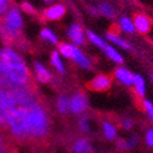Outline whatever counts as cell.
I'll list each match as a JSON object with an SVG mask.
<instances>
[{"label":"cell","mask_w":153,"mask_h":153,"mask_svg":"<svg viewBox=\"0 0 153 153\" xmlns=\"http://www.w3.org/2000/svg\"><path fill=\"white\" fill-rule=\"evenodd\" d=\"M26 109V126L30 138V146L36 149H44L50 142V124L49 109L41 97L36 103Z\"/></svg>","instance_id":"obj_1"},{"label":"cell","mask_w":153,"mask_h":153,"mask_svg":"<svg viewBox=\"0 0 153 153\" xmlns=\"http://www.w3.org/2000/svg\"><path fill=\"white\" fill-rule=\"evenodd\" d=\"M0 70L15 88H37L28 68L14 50H0Z\"/></svg>","instance_id":"obj_2"},{"label":"cell","mask_w":153,"mask_h":153,"mask_svg":"<svg viewBox=\"0 0 153 153\" xmlns=\"http://www.w3.org/2000/svg\"><path fill=\"white\" fill-rule=\"evenodd\" d=\"M0 37L7 45L21 47V43L25 41L22 33V19L17 7L14 5L7 14L0 17Z\"/></svg>","instance_id":"obj_3"},{"label":"cell","mask_w":153,"mask_h":153,"mask_svg":"<svg viewBox=\"0 0 153 153\" xmlns=\"http://www.w3.org/2000/svg\"><path fill=\"white\" fill-rule=\"evenodd\" d=\"M7 130L12 140L21 145H30V138L26 126V109L16 105L9 113Z\"/></svg>","instance_id":"obj_4"},{"label":"cell","mask_w":153,"mask_h":153,"mask_svg":"<svg viewBox=\"0 0 153 153\" xmlns=\"http://www.w3.org/2000/svg\"><path fill=\"white\" fill-rule=\"evenodd\" d=\"M113 76L110 74H100L90 82H87L86 87L93 92H105L111 87Z\"/></svg>","instance_id":"obj_5"},{"label":"cell","mask_w":153,"mask_h":153,"mask_svg":"<svg viewBox=\"0 0 153 153\" xmlns=\"http://www.w3.org/2000/svg\"><path fill=\"white\" fill-rule=\"evenodd\" d=\"M132 25L134 27L142 34H147L149 31H151V27H152V21L151 19L146 15V14H142V12H136L132 16Z\"/></svg>","instance_id":"obj_6"},{"label":"cell","mask_w":153,"mask_h":153,"mask_svg":"<svg viewBox=\"0 0 153 153\" xmlns=\"http://www.w3.org/2000/svg\"><path fill=\"white\" fill-rule=\"evenodd\" d=\"M65 12H66V9L62 5H54L45 9L42 14V17L43 20H47V21H56L65 15Z\"/></svg>","instance_id":"obj_7"},{"label":"cell","mask_w":153,"mask_h":153,"mask_svg":"<svg viewBox=\"0 0 153 153\" xmlns=\"http://www.w3.org/2000/svg\"><path fill=\"white\" fill-rule=\"evenodd\" d=\"M87 105H88L87 97L82 92H77V93H76L72 97V99L70 100V108L76 114H79L81 111H85V109L87 108Z\"/></svg>","instance_id":"obj_8"},{"label":"cell","mask_w":153,"mask_h":153,"mask_svg":"<svg viewBox=\"0 0 153 153\" xmlns=\"http://www.w3.org/2000/svg\"><path fill=\"white\" fill-rule=\"evenodd\" d=\"M0 153H19L11 136L0 132Z\"/></svg>","instance_id":"obj_9"},{"label":"cell","mask_w":153,"mask_h":153,"mask_svg":"<svg viewBox=\"0 0 153 153\" xmlns=\"http://www.w3.org/2000/svg\"><path fill=\"white\" fill-rule=\"evenodd\" d=\"M72 151H74V153H92V147L87 140L81 138L74 143Z\"/></svg>","instance_id":"obj_10"},{"label":"cell","mask_w":153,"mask_h":153,"mask_svg":"<svg viewBox=\"0 0 153 153\" xmlns=\"http://www.w3.org/2000/svg\"><path fill=\"white\" fill-rule=\"evenodd\" d=\"M69 36L71 41L76 44H82L83 43V34H82V28L79 25H72L71 28L69 30Z\"/></svg>","instance_id":"obj_11"},{"label":"cell","mask_w":153,"mask_h":153,"mask_svg":"<svg viewBox=\"0 0 153 153\" xmlns=\"http://www.w3.org/2000/svg\"><path fill=\"white\" fill-rule=\"evenodd\" d=\"M115 76L121 81L124 82L125 85H131L134 83V76L131 75V72H129L126 69H123V68H118L115 70Z\"/></svg>","instance_id":"obj_12"},{"label":"cell","mask_w":153,"mask_h":153,"mask_svg":"<svg viewBox=\"0 0 153 153\" xmlns=\"http://www.w3.org/2000/svg\"><path fill=\"white\" fill-rule=\"evenodd\" d=\"M134 85H135V88H134V92L137 93V100H141V98L143 97L145 94V82L142 80L141 76L138 75H134Z\"/></svg>","instance_id":"obj_13"},{"label":"cell","mask_w":153,"mask_h":153,"mask_svg":"<svg viewBox=\"0 0 153 153\" xmlns=\"http://www.w3.org/2000/svg\"><path fill=\"white\" fill-rule=\"evenodd\" d=\"M34 68H36V72H37V77H38V80H39L41 82H43V83H47V82H49L50 81V74L48 72V70L47 69H44L39 62H36L34 64Z\"/></svg>","instance_id":"obj_14"},{"label":"cell","mask_w":153,"mask_h":153,"mask_svg":"<svg viewBox=\"0 0 153 153\" xmlns=\"http://www.w3.org/2000/svg\"><path fill=\"white\" fill-rule=\"evenodd\" d=\"M72 59L79 64L80 66H82V68H85V69H88L91 65H90V61H88L83 55H82V53L80 52V50L76 48V47H74V56H72Z\"/></svg>","instance_id":"obj_15"},{"label":"cell","mask_w":153,"mask_h":153,"mask_svg":"<svg viewBox=\"0 0 153 153\" xmlns=\"http://www.w3.org/2000/svg\"><path fill=\"white\" fill-rule=\"evenodd\" d=\"M14 0H0V17H3L7 14V11L14 6Z\"/></svg>","instance_id":"obj_16"},{"label":"cell","mask_w":153,"mask_h":153,"mask_svg":"<svg viewBox=\"0 0 153 153\" xmlns=\"http://www.w3.org/2000/svg\"><path fill=\"white\" fill-rule=\"evenodd\" d=\"M70 108V99L68 97H60L58 100V109L60 113H66Z\"/></svg>","instance_id":"obj_17"},{"label":"cell","mask_w":153,"mask_h":153,"mask_svg":"<svg viewBox=\"0 0 153 153\" xmlns=\"http://www.w3.org/2000/svg\"><path fill=\"white\" fill-rule=\"evenodd\" d=\"M59 50L62 55H65L66 58H71L74 56V47L72 45H69V44H65V43H61L59 44Z\"/></svg>","instance_id":"obj_18"},{"label":"cell","mask_w":153,"mask_h":153,"mask_svg":"<svg viewBox=\"0 0 153 153\" xmlns=\"http://www.w3.org/2000/svg\"><path fill=\"white\" fill-rule=\"evenodd\" d=\"M104 50H105V53H107V55L111 59V60H114V61H117V62H123V58L114 50L111 47H109V45H104Z\"/></svg>","instance_id":"obj_19"},{"label":"cell","mask_w":153,"mask_h":153,"mask_svg":"<svg viewBox=\"0 0 153 153\" xmlns=\"http://www.w3.org/2000/svg\"><path fill=\"white\" fill-rule=\"evenodd\" d=\"M103 127H104V134H105L107 138L111 140V138L115 137L117 131H115V129H114V126H113L111 124H109V123H104Z\"/></svg>","instance_id":"obj_20"},{"label":"cell","mask_w":153,"mask_h":153,"mask_svg":"<svg viewBox=\"0 0 153 153\" xmlns=\"http://www.w3.org/2000/svg\"><path fill=\"white\" fill-rule=\"evenodd\" d=\"M41 36H42V38H44V39H48L49 42H52V43H54V44L58 43L56 37L52 33V31H49V30H47V28H44V30L41 32Z\"/></svg>","instance_id":"obj_21"},{"label":"cell","mask_w":153,"mask_h":153,"mask_svg":"<svg viewBox=\"0 0 153 153\" xmlns=\"http://www.w3.org/2000/svg\"><path fill=\"white\" fill-rule=\"evenodd\" d=\"M52 62H53V65L59 70V72H64V66H62V64L59 59V55L56 52H53L52 53Z\"/></svg>","instance_id":"obj_22"},{"label":"cell","mask_w":153,"mask_h":153,"mask_svg":"<svg viewBox=\"0 0 153 153\" xmlns=\"http://www.w3.org/2000/svg\"><path fill=\"white\" fill-rule=\"evenodd\" d=\"M121 27H123L126 32H134V31H135L134 25L131 23L130 20H127L126 17H124V19L121 20Z\"/></svg>","instance_id":"obj_23"},{"label":"cell","mask_w":153,"mask_h":153,"mask_svg":"<svg viewBox=\"0 0 153 153\" xmlns=\"http://www.w3.org/2000/svg\"><path fill=\"white\" fill-rule=\"evenodd\" d=\"M120 33H121V27H120V26H118V25H115V23H113L111 26H110V28L108 30V33H107V36L118 37Z\"/></svg>","instance_id":"obj_24"},{"label":"cell","mask_w":153,"mask_h":153,"mask_svg":"<svg viewBox=\"0 0 153 153\" xmlns=\"http://www.w3.org/2000/svg\"><path fill=\"white\" fill-rule=\"evenodd\" d=\"M87 33H88V37H90V39H91L94 44H97V45H98V47H100V48H104V45H105V44H104V42L102 41L99 37H97V36H96L94 33H92L91 31H88Z\"/></svg>","instance_id":"obj_25"},{"label":"cell","mask_w":153,"mask_h":153,"mask_svg":"<svg viewBox=\"0 0 153 153\" xmlns=\"http://www.w3.org/2000/svg\"><path fill=\"white\" fill-rule=\"evenodd\" d=\"M99 11H100L103 15H105V16H109V17L114 16L113 9H111L110 6H108V5H105V4H100V5H99Z\"/></svg>","instance_id":"obj_26"},{"label":"cell","mask_w":153,"mask_h":153,"mask_svg":"<svg viewBox=\"0 0 153 153\" xmlns=\"http://www.w3.org/2000/svg\"><path fill=\"white\" fill-rule=\"evenodd\" d=\"M109 39L111 41V42H114V43H117L118 45H120V47H123V48H125V49H130V45L127 44L125 41H123V39H120V38H118V37H113V36H107Z\"/></svg>","instance_id":"obj_27"},{"label":"cell","mask_w":153,"mask_h":153,"mask_svg":"<svg viewBox=\"0 0 153 153\" xmlns=\"http://www.w3.org/2000/svg\"><path fill=\"white\" fill-rule=\"evenodd\" d=\"M21 9L26 12V14H30V15H36V10L33 9V6L31 5V4H28V3H26V1H23L22 4H21Z\"/></svg>","instance_id":"obj_28"},{"label":"cell","mask_w":153,"mask_h":153,"mask_svg":"<svg viewBox=\"0 0 153 153\" xmlns=\"http://www.w3.org/2000/svg\"><path fill=\"white\" fill-rule=\"evenodd\" d=\"M143 107H145V109L147 110V113H148L149 118L153 120V105L149 103V102H147V100H143Z\"/></svg>","instance_id":"obj_29"},{"label":"cell","mask_w":153,"mask_h":153,"mask_svg":"<svg viewBox=\"0 0 153 153\" xmlns=\"http://www.w3.org/2000/svg\"><path fill=\"white\" fill-rule=\"evenodd\" d=\"M147 142H148V145L149 146H153V129L148 132V135H147Z\"/></svg>","instance_id":"obj_30"},{"label":"cell","mask_w":153,"mask_h":153,"mask_svg":"<svg viewBox=\"0 0 153 153\" xmlns=\"http://www.w3.org/2000/svg\"><path fill=\"white\" fill-rule=\"evenodd\" d=\"M119 147H123V148H127V147H129V145H127L125 141H124V140H119Z\"/></svg>","instance_id":"obj_31"},{"label":"cell","mask_w":153,"mask_h":153,"mask_svg":"<svg viewBox=\"0 0 153 153\" xmlns=\"http://www.w3.org/2000/svg\"><path fill=\"white\" fill-rule=\"evenodd\" d=\"M130 126H131V123H130V121H126V124H125V127H126V129H129Z\"/></svg>","instance_id":"obj_32"},{"label":"cell","mask_w":153,"mask_h":153,"mask_svg":"<svg viewBox=\"0 0 153 153\" xmlns=\"http://www.w3.org/2000/svg\"><path fill=\"white\" fill-rule=\"evenodd\" d=\"M44 1H47V3H49V1H52V0H44Z\"/></svg>","instance_id":"obj_33"},{"label":"cell","mask_w":153,"mask_h":153,"mask_svg":"<svg viewBox=\"0 0 153 153\" xmlns=\"http://www.w3.org/2000/svg\"><path fill=\"white\" fill-rule=\"evenodd\" d=\"M152 79H153V75H152Z\"/></svg>","instance_id":"obj_34"}]
</instances>
